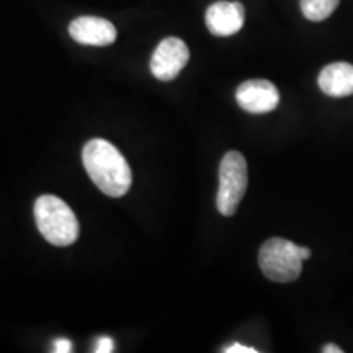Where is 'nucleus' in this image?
<instances>
[{
    "mask_svg": "<svg viewBox=\"0 0 353 353\" xmlns=\"http://www.w3.org/2000/svg\"><path fill=\"white\" fill-rule=\"evenodd\" d=\"M95 353H110V352H114V341L112 337H108V335H101L95 341V348H94Z\"/></svg>",
    "mask_w": 353,
    "mask_h": 353,
    "instance_id": "nucleus-11",
    "label": "nucleus"
},
{
    "mask_svg": "<svg viewBox=\"0 0 353 353\" xmlns=\"http://www.w3.org/2000/svg\"><path fill=\"white\" fill-rule=\"evenodd\" d=\"M247 162L237 151H229L219 165V188L216 195V208L223 216H234L245 195Z\"/></svg>",
    "mask_w": 353,
    "mask_h": 353,
    "instance_id": "nucleus-4",
    "label": "nucleus"
},
{
    "mask_svg": "<svg viewBox=\"0 0 353 353\" xmlns=\"http://www.w3.org/2000/svg\"><path fill=\"white\" fill-rule=\"evenodd\" d=\"M303 262L299 245L281 237L265 241L259 250L260 270L275 283H291L298 280L303 272Z\"/></svg>",
    "mask_w": 353,
    "mask_h": 353,
    "instance_id": "nucleus-3",
    "label": "nucleus"
},
{
    "mask_svg": "<svg viewBox=\"0 0 353 353\" xmlns=\"http://www.w3.org/2000/svg\"><path fill=\"white\" fill-rule=\"evenodd\" d=\"M206 26L214 37H232L244 26L245 10L239 2H214L206 10Z\"/></svg>",
    "mask_w": 353,
    "mask_h": 353,
    "instance_id": "nucleus-8",
    "label": "nucleus"
},
{
    "mask_svg": "<svg viewBox=\"0 0 353 353\" xmlns=\"http://www.w3.org/2000/svg\"><path fill=\"white\" fill-rule=\"evenodd\" d=\"M82 162L95 187L107 196L121 198L130 192L131 169L112 143L100 138L90 139L83 145Z\"/></svg>",
    "mask_w": 353,
    "mask_h": 353,
    "instance_id": "nucleus-1",
    "label": "nucleus"
},
{
    "mask_svg": "<svg viewBox=\"0 0 353 353\" xmlns=\"http://www.w3.org/2000/svg\"><path fill=\"white\" fill-rule=\"evenodd\" d=\"M299 254H301V259H303V260H307L309 257H311V250H309L307 247H301V245H299Z\"/></svg>",
    "mask_w": 353,
    "mask_h": 353,
    "instance_id": "nucleus-15",
    "label": "nucleus"
},
{
    "mask_svg": "<svg viewBox=\"0 0 353 353\" xmlns=\"http://www.w3.org/2000/svg\"><path fill=\"white\" fill-rule=\"evenodd\" d=\"M34 221L50 244L68 247L77 241L79 221L65 201L54 195H41L34 201Z\"/></svg>",
    "mask_w": 353,
    "mask_h": 353,
    "instance_id": "nucleus-2",
    "label": "nucleus"
},
{
    "mask_svg": "<svg viewBox=\"0 0 353 353\" xmlns=\"http://www.w3.org/2000/svg\"><path fill=\"white\" fill-rule=\"evenodd\" d=\"M237 105L247 113H270L280 103L278 88L263 79H254L241 83L236 90Z\"/></svg>",
    "mask_w": 353,
    "mask_h": 353,
    "instance_id": "nucleus-6",
    "label": "nucleus"
},
{
    "mask_svg": "<svg viewBox=\"0 0 353 353\" xmlns=\"http://www.w3.org/2000/svg\"><path fill=\"white\" fill-rule=\"evenodd\" d=\"M190 59V51L180 38H165L159 43L151 57L152 76L162 82H170L182 72Z\"/></svg>",
    "mask_w": 353,
    "mask_h": 353,
    "instance_id": "nucleus-5",
    "label": "nucleus"
},
{
    "mask_svg": "<svg viewBox=\"0 0 353 353\" xmlns=\"http://www.w3.org/2000/svg\"><path fill=\"white\" fill-rule=\"evenodd\" d=\"M341 0H301V12L307 20L322 21L332 15Z\"/></svg>",
    "mask_w": 353,
    "mask_h": 353,
    "instance_id": "nucleus-10",
    "label": "nucleus"
},
{
    "mask_svg": "<svg viewBox=\"0 0 353 353\" xmlns=\"http://www.w3.org/2000/svg\"><path fill=\"white\" fill-rule=\"evenodd\" d=\"M52 352L56 353H69L74 350V345L72 342L68 341V339H56L54 343H52Z\"/></svg>",
    "mask_w": 353,
    "mask_h": 353,
    "instance_id": "nucleus-12",
    "label": "nucleus"
},
{
    "mask_svg": "<svg viewBox=\"0 0 353 353\" xmlns=\"http://www.w3.org/2000/svg\"><path fill=\"white\" fill-rule=\"evenodd\" d=\"M223 352L224 353H257V350H255V348L241 345V343H232V345H229V347L224 348Z\"/></svg>",
    "mask_w": 353,
    "mask_h": 353,
    "instance_id": "nucleus-13",
    "label": "nucleus"
},
{
    "mask_svg": "<svg viewBox=\"0 0 353 353\" xmlns=\"http://www.w3.org/2000/svg\"><path fill=\"white\" fill-rule=\"evenodd\" d=\"M322 352H324V353H342L343 350L337 345H325L324 348H322Z\"/></svg>",
    "mask_w": 353,
    "mask_h": 353,
    "instance_id": "nucleus-14",
    "label": "nucleus"
},
{
    "mask_svg": "<svg viewBox=\"0 0 353 353\" xmlns=\"http://www.w3.org/2000/svg\"><path fill=\"white\" fill-rule=\"evenodd\" d=\"M69 34L83 46H108L117 39V28L112 21L100 17H79L69 25Z\"/></svg>",
    "mask_w": 353,
    "mask_h": 353,
    "instance_id": "nucleus-7",
    "label": "nucleus"
},
{
    "mask_svg": "<svg viewBox=\"0 0 353 353\" xmlns=\"http://www.w3.org/2000/svg\"><path fill=\"white\" fill-rule=\"evenodd\" d=\"M319 88L325 95L342 99L353 94V65L348 63H334L325 65L317 79Z\"/></svg>",
    "mask_w": 353,
    "mask_h": 353,
    "instance_id": "nucleus-9",
    "label": "nucleus"
}]
</instances>
